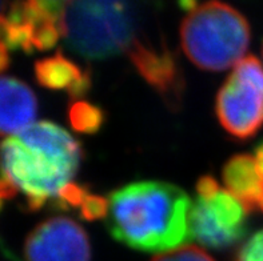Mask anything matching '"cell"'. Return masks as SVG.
Segmentation results:
<instances>
[{"label":"cell","instance_id":"ba28073f","mask_svg":"<svg viewBox=\"0 0 263 261\" xmlns=\"http://www.w3.org/2000/svg\"><path fill=\"white\" fill-rule=\"evenodd\" d=\"M0 247L7 257L20 261L2 243ZM23 255L24 261H91V243L83 227L75 220L55 216L30 232Z\"/></svg>","mask_w":263,"mask_h":261},{"label":"cell","instance_id":"7a4b0ae2","mask_svg":"<svg viewBox=\"0 0 263 261\" xmlns=\"http://www.w3.org/2000/svg\"><path fill=\"white\" fill-rule=\"evenodd\" d=\"M82 159L80 143L52 122L33 123L0 143V175L24 196L30 212L57 203Z\"/></svg>","mask_w":263,"mask_h":261},{"label":"cell","instance_id":"9a60e30c","mask_svg":"<svg viewBox=\"0 0 263 261\" xmlns=\"http://www.w3.org/2000/svg\"><path fill=\"white\" fill-rule=\"evenodd\" d=\"M235 261H263V229L242 245Z\"/></svg>","mask_w":263,"mask_h":261},{"label":"cell","instance_id":"ac0fdd59","mask_svg":"<svg viewBox=\"0 0 263 261\" xmlns=\"http://www.w3.org/2000/svg\"><path fill=\"white\" fill-rule=\"evenodd\" d=\"M11 59H10V53H8V50L6 47L0 44V73L6 72L10 67Z\"/></svg>","mask_w":263,"mask_h":261},{"label":"cell","instance_id":"d6986e66","mask_svg":"<svg viewBox=\"0 0 263 261\" xmlns=\"http://www.w3.org/2000/svg\"><path fill=\"white\" fill-rule=\"evenodd\" d=\"M254 159H255V163H257L258 171H259L260 176L263 177V142H260L254 148Z\"/></svg>","mask_w":263,"mask_h":261},{"label":"cell","instance_id":"8992f818","mask_svg":"<svg viewBox=\"0 0 263 261\" xmlns=\"http://www.w3.org/2000/svg\"><path fill=\"white\" fill-rule=\"evenodd\" d=\"M220 126L234 139L247 140L263 127V66L253 55L238 62L215 103Z\"/></svg>","mask_w":263,"mask_h":261},{"label":"cell","instance_id":"5bb4252c","mask_svg":"<svg viewBox=\"0 0 263 261\" xmlns=\"http://www.w3.org/2000/svg\"><path fill=\"white\" fill-rule=\"evenodd\" d=\"M151 261H215L206 251L195 245H184L154 257Z\"/></svg>","mask_w":263,"mask_h":261},{"label":"cell","instance_id":"9c48e42d","mask_svg":"<svg viewBox=\"0 0 263 261\" xmlns=\"http://www.w3.org/2000/svg\"><path fill=\"white\" fill-rule=\"evenodd\" d=\"M128 57L144 82L164 100L167 106L177 109L184 93L183 71L175 53L164 42L139 39L128 51Z\"/></svg>","mask_w":263,"mask_h":261},{"label":"cell","instance_id":"2e32d148","mask_svg":"<svg viewBox=\"0 0 263 261\" xmlns=\"http://www.w3.org/2000/svg\"><path fill=\"white\" fill-rule=\"evenodd\" d=\"M40 6L43 7L44 10H47L51 15H53L55 17L60 19L62 22V16H63L64 10L67 8V6L70 4L71 0H36Z\"/></svg>","mask_w":263,"mask_h":261},{"label":"cell","instance_id":"6da1fadb","mask_svg":"<svg viewBox=\"0 0 263 261\" xmlns=\"http://www.w3.org/2000/svg\"><path fill=\"white\" fill-rule=\"evenodd\" d=\"M193 203L170 183L147 180L108 196L107 229L117 242L140 252H168L191 240Z\"/></svg>","mask_w":263,"mask_h":261},{"label":"cell","instance_id":"3957f363","mask_svg":"<svg viewBox=\"0 0 263 261\" xmlns=\"http://www.w3.org/2000/svg\"><path fill=\"white\" fill-rule=\"evenodd\" d=\"M143 0H71L62 16L67 47L87 60L128 53L139 36Z\"/></svg>","mask_w":263,"mask_h":261},{"label":"cell","instance_id":"5b68a950","mask_svg":"<svg viewBox=\"0 0 263 261\" xmlns=\"http://www.w3.org/2000/svg\"><path fill=\"white\" fill-rule=\"evenodd\" d=\"M247 213L245 205L213 176H203L197 183L191 208V237L207 248H230L246 236Z\"/></svg>","mask_w":263,"mask_h":261},{"label":"cell","instance_id":"277c9868","mask_svg":"<svg viewBox=\"0 0 263 261\" xmlns=\"http://www.w3.org/2000/svg\"><path fill=\"white\" fill-rule=\"evenodd\" d=\"M251 39L250 24L233 6L209 0L189 11L180 26V44L193 64L219 72L240 62Z\"/></svg>","mask_w":263,"mask_h":261},{"label":"cell","instance_id":"8fae6325","mask_svg":"<svg viewBox=\"0 0 263 261\" xmlns=\"http://www.w3.org/2000/svg\"><path fill=\"white\" fill-rule=\"evenodd\" d=\"M33 70L40 86L53 91L64 89L72 100L80 99L90 92V72L80 68L63 53L37 60Z\"/></svg>","mask_w":263,"mask_h":261},{"label":"cell","instance_id":"e0dca14e","mask_svg":"<svg viewBox=\"0 0 263 261\" xmlns=\"http://www.w3.org/2000/svg\"><path fill=\"white\" fill-rule=\"evenodd\" d=\"M16 193L17 192L16 189L13 188V185L11 184L6 177H3V176L0 175V211L3 208L4 202L12 198Z\"/></svg>","mask_w":263,"mask_h":261},{"label":"cell","instance_id":"ffe728a7","mask_svg":"<svg viewBox=\"0 0 263 261\" xmlns=\"http://www.w3.org/2000/svg\"><path fill=\"white\" fill-rule=\"evenodd\" d=\"M262 56H263V44H262Z\"/></svg>","mask_w":263,"mask_h":261},{"label":"cell","instance_id":"4fadbf2b","mask_svg":"<svg viewBox=\"0 0 263 261\" xmlns=\"http://www.w3.org/2000/svg\"><path fill=\"white\" fill-rule=\"evenodd\" d=\"M106 120L103 109L84 100H78L68 109V122L77 132L93 135L99 132Z\"/></svg>","mask_w":263,"mask_h":261},{"label":"cell","instance_id":"52a82bcc","mask_svg":"<svg viewBox=\"0 0 263 261\" xmlns=\"http://www.w3.org/2000/svg\"><path fill=\"white\" fill-rule=\"evenodd\" d=\"M62 36V22L36 0H12L0 13V44L7 50L32 53L52 48Z\"/></svg>","mask_w":263,"mask_h":261},{"label":"cell","instance_id":"7c38bea8","mask_svg":"<svg viewBox=\"0 0 263 261\" xmlns=\"http://www.w3.org/2000/svg\"><path fill=\"white\" fill-rule=\"evenodd\" d=\"M227 191L237 197L245 208L253 212L263 200V177L253 155L239 153L227 160L222 171Z\"/></svg>","mask_w":263,"mask_h":261},{"label":"cell","instance_id":"30bf717a","mask_svg":"<svg viewBox=\"0 0 263 261\" xmlns=\"http://www.w3.org/2000/svg\"><path fill=\"white\" fill-rule=\"evenodd\" d=\"M37 99L31 87L12 76H0V136L11 137L35 123Z\"/></svg>","mask_w":263,"mask_h":261}]
</instances>
